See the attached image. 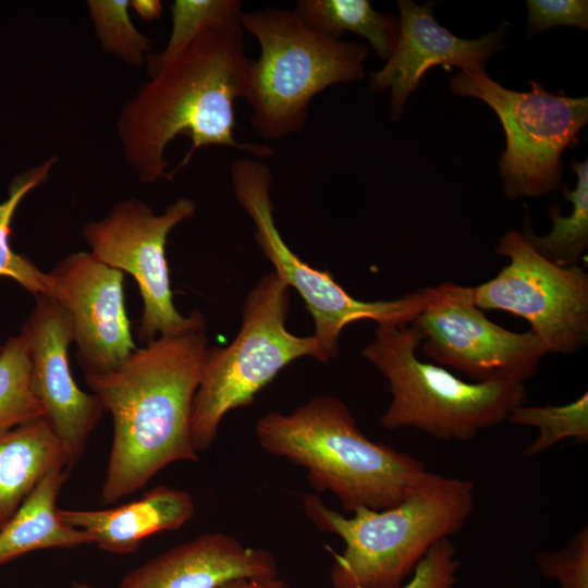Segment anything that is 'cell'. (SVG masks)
<instances>
[{"instance_id":"obj_32","label":"cell","mask_w":588,"mask_h":588,"mask_svg":"<svg viewBox=\"0 0 588 588\" xmlns=\"http://www.w3.org/2000/svg\"><path fill=\"white\" fill-rule=\"evenodd\" d=\"M72 588H97L87 581H74Z\"/></svg>"},{"instance_id":"obj_24","label":"cell","mask_w":588,"mask_h":588,"mask_svg":"<svg viewBox=\"0 0 588 588\" xmlns=\"http://www.w3.org/2000/svg\"><path fill=\"white\" fill-rule=\"evenodd\" d=\"M507 421L538 429V436L523 451L526 457L537 456L565 439L588 442V393L563 405L526 406L514 408Z\"/></svg>"},{"instance_id":"obj_26","label":"cell","mask_w":588,"mask_h":588,"mask_svg":"<svg viewBox=\"0 0 588 588\" xmlns=\"http://www.w3.org/2000/svg\"><path fill=\"white\" fill-rule=\"evenodd\" d=\"M87 7L101 49L132 66H142L154 41L132 23L130 1L89 0Z\"/></svg>"},{"instance_id":"obj_21","label":"cell","mask_w":588,"mask_h":588,"mask_svg":"<svg viewBox=\"0 0 588 588\" xmlns=\"http://www.w3.org/2000/svg\"><path fill=\"white\" fill-rule=\"evenodd\" d=\"M572 168L577 174L576 187L563 188L573 204L572 212L562 216L560 207L553 205L549 209L552 229L547 235L535 234L528 220L523 231L541 256L562 267L578 265L588 248V161L573 160Z\"/></svg>"},{"instance_id":"obj_11","label":"cell","mask_w":588,"mask_h":588,"mask_svg":"<svg viewBox=\"0 0 588 588\" xmlns=\"http://www.w3.org/2000/svg\"><path fill=\"white\" fill-rule=\"evenodd\" d=\"M196 204L181 197L161 215L135 198L113 206L99 221L88 222L82 234L101 262L134 278L143 301L136 336L144 345L206 324L200 311L181 315L173 303L166 244L170 232L193 217Z\"/></svg>"},{"instance_id":"obj_2","label":"cell","mask_w":588,"mask_h":588,"mask_svg":"<svg viewBox=\"0 0 588 588\" xmlns=\"http://www.w3.org/2000/svg\"><path fill=\"white\" fill-rule=\"evenodd\" d=\"M206 324L160 335L85 382L110 412L113 439L101 488L114 504L176 462H198L191 434L194 397L208 348Z\"/></svg>"},{"instance_id":"obj_18","label":"cell","mask_w":588,"mask_h":588,"mask_svg":"<svg viewBox=\"0 0 588 588\" xmlns=\"http://www.w3.org/2000/svg\"><path fill=\"white\" fill-rule=\"evenodd\" d=\"M56 468L71 470L69 455L44 417L0 433V528Z\"/></svg>"},{"instance_id":"obj_10","label":"cell","mask_w":588,"mask_h":588,"mask_svg":"<svg viewBox=\"0 0 588 588\" xmlns=\"http://www.w3.org/2000/svg\"><path fill=\"white\" fill-rule=\"evenodd\" d=\"M495 253L509 258L492 279L473 287L475 304L525 319L548 353L569 355L588 343V273L541 256L523 232L509 231Z\"/></svg>"},{"instance_id":"obj_9","label":"cell","mask_w":588,"mask_h":588,"mask_svg":"<svg viewBox=\"0 0 588 588\" xmlns=\"http://www.w3.org/2000/svg\"><path fill=\"white\" fill-rule=\"evenodd\" d=\"M235 197L255 224V241L279 278L303 298L315 322V333L327 363L339 354V339L352 322L371 320L378 326L411 324L425 304L424 289L391 301H359L351 296L328 271L303 261L285 243L273 218L272 172L256 158L231 164Z\"/></svg>"},{"instance_id":"obj_15","label":"cell","mask_w":588,"mask_h":588,"mask_svg":"<svg viewBox=\"0 0 588 588\" xmlns=\"http://www.w3.org/2000/svg\"><path fill=\"white\" fill-rule=\"evenodd\" d=\"M400 33L396 46L385 65L370 73V90L391 91V119L402 118L407 98L419 85L422 75L433 66L450 71L471 65L485 66L489 57L502 46L499 32H489L478 39L453 35L433 17L432 5H418L399 0Z\"/></svg>"},{"instance_id":"obj_3","label":"cell","mask_w":588,"mask_h":588,"mask_svg":"<svg viewBox=\"0 0 588 588\" xmlns=\"http://www.w3.org/2000/svg\"><path fill=\"white\" fill-rule=\"evenodd\" d=\"M255 432L261 449L305 468L311 488L331 492L348 514L396 505L429 473L418 458L368 439L345 403L329 395L267 413Z\"/></svg>"},{"instance_id":"obj_6","label":"cell","mask_w":588,"mask_h":588,"mask_svg":"<svg viewBox=\"0 0 588 588\" xmlns=\"http://www.w3.org/2000/svg\"><path fill=\"white\" fill-rule=\"evenodd\" d=\"M420 335L407 326H378L362 355L387 379L385 429L412 428L439 440L467 441L526 403L520 383L466 382L417 356Z\"/></svg>"},{"instance_id":"obj_22","label":"cell","mask_w":588,"mask_h":588,"mask_svg":"<svg viewBox=\"0 0 588 588\" xmlns=\"http://www.w3.org/2000/svg\"><path fill=\"white\" fill-rule=\"evenodd\" d=\"M57 160L58 158L52 156L39 166L14 176L9 186L8 198L0 203V277L14 280L35 297L48 295L49 277L29 258L13 250L10 244L11 224L21 201L28 193L48 181Z\"/></svg>"},{"instance_id":"obj_19","label":"cell","mask_w":588,"mask_h":588,"mask_svg":"<svg viewBox=\"0 0 588 588\" xmlns=\"http://www.w3.org/2000/svg\"><path fill=\"white\" fill-rule=\"evenodd\" d=\"M70 470H51L0 528V567L34 551L75 549L91 543L90 537L65 525L57 500Z\"/></svg>"},{"instance_id":"obj_13","label":"cell","mask_w":588,"mask_h":588,"mask_svg":"<svg viewBox=\"0 0 588 588\" xmlns=\"http://www.w3.org/2000/svg\"><path fill=\"white\" fill-rule=\"evenodd\" d=\"M48 273L51 297L66 315L85 375L119 367L137 347L124 304V273L76 252Z\"/></svg>"},{"instance_id":"obj_8","label":"cell","mask_w":588,"mask_h":588,"mask_svg":"<svg viewBox=\"0 0 588 588\" xmlns=\"http://www.w3.org/2000/svg\"><path fill=\"white\" fill-rule=\"evenodd\" d=\"M450 82L453 93L482 100L499 117L506 137L499 162L506 198L543 196L560 187L562 152L588 122L587 97L551 93L535 81L529 91L510 90L480 65L460 70Z\"/></svg>"},{"instance_id":"obj_14","label":"cell","mask_w":588,"mask_h":588,"mask_svg":"<svg viewBox=\"0 0 588 588\" xmlns=\"http://www.w3.org/2000/svg\"><path fill=\"white\" fill-rule=\"evenodd\" d=\"M20 335L27 348L33 394L44 418L64 444L72 468L83 456L103 406L94 393L83 391L72 376L68 353L73 343L71 324L51 297H36Z\"/></svg>"},{"instance_id":"obj_17","label":"cell","mask_w":588,"mask_h":588,"mask_svg":"<svg viewBox=\"0 0 588 588\" xmlns=\"http://www.w3.org/2000/svg\"><path fill=\"white\" fill-rule=\"evenodd\" d=\"M194 513L192 495L168 486H157L137 500L110 509L58 510L65 525L86 532L91 543L112 554L135 552L147 537L181 528Z\"/></svg>"},{"instance_id":"obj_28","label":"cell","mask_w":588,"mask_h":588,"mask_svg":"<svg viewBox=\"0 0 588 588\" xmlns=\"http://www.w3.org/2000/svg\"><path fill=\"white\" fill-rule=\"evenodd\" d=\"M460 561L449 539L433 544L400 588H454Z\"/></svg>"},{"instance_id":"obj_16","label":"cell","mask_w":588,"mask_h":588,"mask_svg":"<svg viewBox=\"0 0 588 588\" xmlns=\"http://www.w3.org/2000/svg\"><path fill=\"white\" fill-rule=\"evenodd\" d=\"M279 576L273 554L224 532H207L148 559L117 588H220L243 578Z\"/></svg>"},{"instance_id":"obj_25","label":"cell","mask_w":588,"mask_h":588,"mask_svg":"<svg viewBox=\"0 0 588 588\" xmlns=\"http://www.w3.org/2000/svg\"><path fill=\"white\" fill-rule=\"evenodd\" d=\"M44 417L33 394L26 344L19 334L0 348V433Z\"/></svg>"},{"instance_id":"obj_30","label":"cell","mask_w":588,"mask_h":588,"mask_svg":"<svg viewBox=\"0 0 588 588\" xmlns=\"http://www.w3.org/2000/svg\"><path fill=\"white\" fill-rule=\"evenodd\" d=\"M220 588H291L283 579L271 578H243L230 581Z\"/></svg>"},{"instance_id":"obj_31","label":"cell","mask_w":588,"mask_h":588,"mask_svg":"<svg viewBox=\"0 0 588 588\" xmlns=\"http://www.w3.org/2000/svg\"><path fill=\"white\" fill-rule=\"evenodd\" d=\"M130 7L146 21L157 20L162 13V4L159 0L130 1Z\"/></svg>"},{"instance_id":"obj_5","label":"cell","mask_w":588,"mask_h":588,"mask_svg":"<svg viewBox=\"0 0 588 588\" xmlns=\"http://www.w3.org/2000/svg\"><path fill=\"white\" fill-rule=\"evenodd\" d=\"M240 20L259 45L244 99L253 110V128L265 139L299 133L315 96L365 77L367 46L323 35L293 10L269 7L243 12Z\"/></svg>"},{"instance_id":"obj_1","label":"cell","mask_w":588,"mask_h":588,"mask_svg":"<svg viewBox=\"0 0 588 588\" xmlns=\"http://www.w3.org/2000/svg\"><path fill=\"white\" fill-rule=\"evenodd\" d=\"M240 19L205 30L121 109L123 155L140 182L172 180L201 147H231L258 158L274 154L234 136L235 101L245 98L252 61Z\"/></svg>"},{"instance_id":"obj_7","label":"cell","mask_w":588,"mask_h":588,"mask_svg":"<svg viewBox=\"0 0 588 588\" xmlns=\"http://www.w3.org/2000/svg\"><path fill=\"white\" fill-rule=\"evenodd\" d=\"M289 310L290 287L271 271L248 293L232 343L208 346L191 418L198 453L212 445L224 416L252 405L285 366L305 356L327 363L314 335L298 336L287 330Z\"/></svg>"},{"instance_id":"obj_29","label":"cell","mask_w":588,"mask_h":588,"mask_svg":"<svg viewBox=\"0 0 588 588\" xmlns=\"http://www.w3.org/2000/svg\"><path fill=\"white\" fill-rule=\"evenodd\" d=\"M526 4L532 34L561 25L588 29L587 0H527Z\"/></svg>"},{"instance_id":"obj_12","label":"cell","mask_w":588,"mask_h":588,"mask_svg":"<svg viewBox=\"0 0 588 588\" xmlns=\"http://www.w3.org/2000/svg\"><path fill=\"white\" fill-rule=\"evenodd\" d=\"M425 304L412 322L422 352L474 382L524 384L548 354L536 335L492 322L474 301L473 287L445 282L424 289Z\"/></svg>"},{"instance_id":"obj_4","label":"cell","mask_w":588,"mask_h":588,"mask_svg":"<svg viewBox=\"0 0 588 588\" xmlns=\"http://www.w3.org/2000/svg\"><path fill=\"white\" fill-rule=\"evenodd\" d=\"M471 480L429 471L411 493L383 510L359 507L344 515L319 495L306 494L303 509L319 531L336 535L333 588H400L438 541L458 532L474 512Z\"/></svg>"},{"instance_id":"obj_20","label":"cell","mask_w":588,"mask_h":588,"mask_svg":"<svg viewBox=\"0 0 588 588\" xmlns=\"http://www.w3.org/2000/svg\"><path fill=\"white\" fill-rule=\"evenodd\" d=\"M293 11L311 28L334 39L344 32L367 39L378 54L388 61L400 33V21L393 14L373 10L368 0H299Z\"/></svg>"},{"instance_id":"obj_27","label":"cell","mask_w":588,"mask_h":588,"mask_svg":"<svg viewBox=\"0 0 588 588\" xmlns=\"http://www.w3.org/2000/svg\"><path fill=\"white\" fill-rule=\"evenodd\" d=\"M540 574L556 580L560 588H588V527H581L555 551H540L535 556Z\"/></svg>"},{"instance_id":"obj_23","label":"cell","mask_w":588,"mask_h":588,"mask_svg":"<svg viewBox=\"0 0 588 588\" xmlns=\"http://www.w3.org/2000/svg\"><path fill=\"white\" fill-rule=\"evenodd\" d=\"M170 10L171 34L161 52L148 56L149 76L179 58L205 30L238 20L244 12L241 0H175Z\"/></svg>"}]
</instances>
